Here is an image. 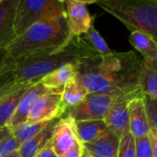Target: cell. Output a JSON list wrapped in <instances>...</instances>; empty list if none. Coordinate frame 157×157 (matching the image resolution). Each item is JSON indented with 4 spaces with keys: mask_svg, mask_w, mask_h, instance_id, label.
<instances>
[{
    "mask_svg": "<svg viewBox=\"0 0 157 157\" xmlns=\"http://www.w3.org/2000/svg\"><path fill=\"white\" fill-rule=\"evenodd\" d=\"M96 4L131 31L145 33L157 43V0H97Z\"/></svg>",
    "mask_w": 157,
    "mask_h": 157,
    "instance_id": "277c9868",
    "label": "cell"
},
{
    "mask_svg": "<svg viewBox=\"0 0 157 157\" xmlns=\"http://www.w3.org/2000/svg\"><path fill=\"white\" fill-rule=\"evenodd\" d=\"M152 62H153V63H155V65L157 66V54H156V56L155 57V59H154Z\"/></svg>",
    "mask_w": 157,
    "mask_h": 157,
    "instance_id": "e575fe53",
    "label": "cell"
},
{
    "mask_svg": "<svg viewBox=\"0 0 157 157\" xmlns=\"http://www.w3.org/2000/svg\"><path fill=\"white\" fill-rule=\"evenodd\" d=\"M121 139L108 130L96 140L83 144L84 154L88 157H118Z\"/></svg>",
    "mask_w": 157,
    "mask_h": 157,
    "instance_id": "4fadbf2b",
    "label": "cell"
},
{
    "mask_svg": "<svg viewBox=\"0 0 157 157\" xmlns=\"http://www.w3.org/2000/svg\"><path fill=\"white\" fill-rule=\"evenodd\" d=\"M124 94H88L77 106L66 109L63 117L75 121L104 120L111 106Z\"/></svg>",
    "mask_w": 157,
    "mask_h": 157,
    "instance_id": "8992f818",
    "label": "cell"
},
{
    "mask_svg": "<svg viewBox=\"0 0 157 157\" xmlns=\"http://www.w3.org/2000/svg\"><path fill=\"white\" fill-rule=\"evenodd\" d=\"M87 90L76 80L69 83L62 93V99L66 109L80 104L88 95Z\"/></svg>",
    "mask_w": 157,
    "mask_h": 157,
    "instance_id": "44dd1931",
    "label": "cell"
},
{
    "mask_svg": "<svg viewBox=\"0 0 157 157\" xmlns=\"http://www.w3.org/2000/svg\"><path fill=\"white\" fill-rule=\"evenodd\" d=\"M34 83H29L17 91H16L14 94L6 98L1 104H0V129L6 127L8 122L11 121L13 115L15 114V111L17 108V105L26 92V90Z\"/></svg>",
    "mask_w": 157,
    "mask_h": 157,
    "instance_id": "ffe728a7",
    "label": "cell"
},
{
    "mask_svg": "<svg viewBox=\"0 0 157 157\" xmlns=\"http://www.w3.org/2000/svg\"><path fill=\"white\" fill-rule=\"evenodd\" d=\"M140 94H142L141 88L122 95L111 106L104 119L109 130L114 132L120 139L130 132L129 104L132 98Z\"/></svg>",
    "mask_w": 157,
    "mask_h": 157,
    "instance_id": "52a82bcc",
    "label": "cell"
},
{
    "mask_svg": "<svg viewBox=\"0 0 157 157\" xmlns=\"http://www.w3.org/2000/svg\"><path fill=\"white\" fill-rule=\"evenodd\" d=\"M7 157H19V155H18V152H15V153H13L12 155H10L9 156Z\"/></svg>",
    "mask_w": 157,
    "mask_h": 157,
    "instance_id": "836d02e7",
    "label": "cell"
},
{
    "mask_svg": "<svg viewBox=\"0 0 157 157\" xmlns=\"http://www.w3.org/2000/svg\"><path fill=\"white\" fill-rule=\"evenodd\" d=\"M63 15H66L64 1L18 0L14 20L16 38L39 21Z\"/></svg>",
    "mask_w": 157,
    "mask_h": 157,
    "instance_id": "5b68a950",
    "label": "cell"
},
{
    "mask_svg": "<svg viewBox=\"0 0 157 157\" xmlns=\"http://www.w3.org/2000/svg\"><path fill=\"white\" fill-rule=\"evenodd\" d=\"M149 139L151 142L152 151H153V157H157V132L153 130H150L149 132Z\"/></svg>",
    "mask_w": 157,
    "mask_h": 157,
    "instance_id": "4dcf8cb0",
    "label": "cell"
},
{
    "mask_svg": "<svg viewBox=\"0 0 157 157\" xmlns=\"http://www.w3.org/2000/svg\"><path fill=\"white\" fill-rule=\"evenodd\" d=\"M144 102L150 129L157 132V100L144 96Z\"/></svg>",
    "mask_w": 157,
    "mask_h": 157,
    "instance_id": "f1b7e54d",
    "label": "cell"
},
{
    "mask_svg": "<svg viewBox=\"0 0 157 157\" xmlns=\"http://www.w3.org/2000/svg\"><path fill=\"white\" fill-rule=\"evenodd\" d=\"M77 141L73 130L72 120L70 118L62 117L55 125L53 135L50 142L52 149L57 156L62 157Z\"/></svg>",
    "mask_w": 157,
    "mask_h": 157,
    "instance_id": "7c38bea8",
    "label": "cell"
},
{
    "mask_svg": "<svg viewBox=\"0 0 157 157\" xmlns=\"http://www.w3.org/2000/svg\"><path fill=\"white\" fill-rule=\"evenodd\" d=\"M35 157H58L55 153L53 152V150L52 149L51 145H50V143L36 155Z\"/></svg>",
    "mask_w": 157,
    "mask_h": 157,
    "instance_id": "1f68e13d",
    "label": "cell"
},
{
    "mask_svg": "<svg viewBox=\"0 0 157 157\" xmlns=\"http://www.w3.org/2000/svg\"><path fill=\"white\" fill-rule=\"evenodd\" d=\"M72 125L77 140L82 144L96 140L109 130L104 120H92L81 121H75L72 120Z\"/></svg>",
    "mask_w": 157,
    "mask_h": 157,
    "instance_id": "e0dca14e",
    "label": "cell"
},
{
    "mask_svg": "<svg viewBox=\"0 0 157 157\" xmlns=\"http://www.w3.org/2000/svg\"><path fill=\"white\" fill-rule=\"evenodd\" d=\"M66 111L61 94L49 93L39 98L30 110L27 123H40L62 118Z\"/></svg>",
    "mask_w": 157,
    "mask_h": 157,
    "instance_id": "ba28073f",
    "label": "cell"
},
{
    "mask_svg": "<svg viewBox=\"0 0 157 157\" xmlns=\"http://www.w3.org/2000/svg\"><path fill=\"white\" fill-rule=\"evenodd\" d=\"M139 86L144 96L157 100V66L152 61H144Z\"/></svg>",
    "mask_w": 157,
    "mask_h": 157,
    "instance_id": "d6986e66",
    "label": "cell"
},
{
    "mask_svg": "<svg viewBox=\"0 0 157 157\" xmlns=\"http://www.w3.org/2000/svg\"><path fill=\"white\" fill-rule=\"evenodd\" d=\"M135 156V138L129 132L121 138L118 157Z\"/></svg>",
    "mask_w": 157,
    "mask_h": 157,
    "instance_id": "d4e9b609",
    "label": "cell"
},
{
    "mask_svg": "<svg viewBox=\"0 0 157 157\" xmlns=\"http://www.w3.org/2000/svg\"><path fill=\"white\" fill-rule=\"evenodd\" d=\"M15 61L9 58L6 49L0 50V86L13 76Z\"/></svg>",
    "mask_w": 157,
    "mask_h": 157,
    "instance_id": "cb8c5ba5",
    "label": "cell"
},
{
    "mask_svg": "<svg viewBox=\"0 0 157 157\" xmlns=\"http://www.w3.org/2000/svg\"><path fill=\"white\" fill-rule=\"evenodd\" d=\"M18 0H2L0 2V50L6 49L16 39L14 20Z\"/></svg>",
    "mask_w": 157,
    "mask_h": 157,
    "instance_id": "5bb4252c",
    "label": "cell"
},
{
    "mask_svg": "<svg viewBox=\"0 0 157 157\" xmlns=\"http://www.w3.org/2000/svg\"><path fill=\"white\" fill-rule=\"evenodd\" d=\"M135 157H153L149 136L135 139Z\"/></svg>",
    "mask_w": 157,
    "mask_h": 157,
    "instance_id": "83f0119b",
    "label": "cell"
},
{
    "mask_svg": "<svg viewBox=\"0 0 157 157\" xmlns=\"http://www.w3.org/2000/svg\"><path fill=\"white\" fill-rule=\"evenodd\" d=\"M11 132V131L7 128V127H4L2 129H0V141L5 138L6 135H8L9 133Z\"/></svg>",
    "mask_w": 157,
    "mask_h": 157,
    "instance_id": "d6a6232c",
    "label": "cell"
},
{
    "mask_svg": "<svg viewBox=\"0 0 157 157\" xmlns=\"http://www.w3.org/2000/svg\"><path fill=\"white\" fill-rule=\"evenodd\" d=\"M21 144L10 132L0 141V157H7L17 152Z\"/></svg>",
    "mask_w": 157,
    "mask_h": 157,
    "instance_id": "484cf974",
    "label": "cell"
},
{
    "mask_svg": "<svg viewBox=\"0 0 157 157\" xmlns=\"http://www.w3.org/2000/svg\"><path fill=\"white\" fill-rule=\"evenodd\" d=\"M84 39L86 40V42L90 45V47L100 56H105L112 52L105 40L102 38V36L99 34V32L95 29L94 24L91 26V28L88 29V31L82 35Z\"/></svg>",
    "mask_w": 157,
    "mask_h": 157,
    "instance_id": "7402d4cb",
    "label": "cell"
},
{
    "mask_svg": "<svg viewBox=\"0 0 157 157\" xmlns=\"http://www.w3.org/2000/svg\"><path fill=\"white\" fill-rule=\"evenodd\" d=\"M82 157H88V156H87V155H86L84 154V155H83V156H82Z\"/></svg>",
    "mask_w": 157,
    "mask_h": 157,
    "instance_id": "d590c367",
    "label": "cell"
},
{
    "mask_svg": "<svg viewBox=\"0 0 157 157\" xmlns=\"http://www.w3.org/2000/svg\"><path fill=\"white\" fill-rule=\"evenodd\" d=\"M72 37L67 15L43 19L17 37L6 48L9 58L16 61L60 47Z\"/></svg>",
    "mask_w": 157,
    "mask_h": 157,
    "instance_id": "3957f363",
    "label": "cell"
},
{
    "mask_svg": "<svg viewBox=\"0 0 157 157\" xmlns=\"http://www.w3.org/2000/svg\"><path fill=\"white\" fill-rule=\"evenodd\" d=\"M49 93L52 92L44 85H42L40 81L31 85L22 96L17 105V108L15 111V114L13 115L11 121L8 122L6 127L11 131L18 125L26 123L28 116L35 103L39 100L40 97Z\"/></svg>",
    "mask_w": 157,
    "mask_h": 157,
    "instance_id": "30bf717a",
    "label": "cell"
},
{
    "mask_svg": "<svg viewBox=\"0 0 157 157\" xmlns=\"http://www.w3.org/2000/svg\"><path fill=\"white\" fill-rule=\"evenodd\" d=\"M47 122H40V123H23L13 130H11V133L16 137V139L20 143L23 144L24 142L29 140L30 138L34 137L38 134L48 123Z\"/></svg>",
    "mask_w": 157,
    "mask_h": 157,
    "instance_id": "603a6c76",
    "label": "cell"
},
{
    "mask_svg": "<svg viewBox=\"0 0 157 157\" xmlns=\"http://www.w3.org/2000/svg\"><path fill=\"white\" fill-rule=\"evenodd\" d=\"M129 126L130 132L135 139L149 135L151 129L143 93L132 98L129 104Z\"/></svg>",
    "mask_w": 157,
    "mask_h": 157,
    "instance_id": "8fae6325",
    "label": "cell"
},
{
    "mask_svg": "<svg viewBox=\"0 0 157 157\" xmlns=\"http://www.w3.org/2000/svg\"><path fill=\"white\" fill-rule=\"evenodd\" d=\"M144 61L136 51L97 55L75 64V80L89 94H126L140 88Z\"/></svg>",
    "mask_w": 157,
    "mask_h": 157,
    "instance_id": "6da1fadb",
    "label": "cell"
},
{
    "mask_svg": "<svg viewBox=\"0 0 157 157\" xmlns=\"http://www.w3.org/2000/svg\"><path fill=\"white\" fill-rule=\"evenodd\" d=\"M76 77L75 64L66 63L60 68L51 72L50 74L44 75L39 81L49 88L52 93L61 94L63 93L64 87Z\"/></svg>",
    "mask_w": 157,
    "mask_h": 157,
    "instance_id": "9a60e30c",
    "label": "cell"
},
{
    "mask_svg": "<svg viewBox=\"0 0 157 157\" xmlns=\"http://www.w3.org/2000/svg\"><path fill=\"white\" fill-rule=\"evenodd\" d=\"M1 1H2V0H0V2H1Z\"/></svg>",
    "mask_w": 157,
    "mask_h": 157,
    "instance_id": "8d00e7d4",
    "label": "cell"
},
{
    "mask_svg": "<svg viewBox=\"0 0 157 157\" xmlns=\"http://www.w3.org/2000/svg\"><path fill=\"white\" fill-rule=\"evenodd\" d=\"M61 119V118H60ZM60 119L50 121L47 125L34 137L21 144L18 149L19 157H35L52 140L54 128Z\"/></svg>",
    "mask_w": 157,
    "mask_h": 157,
    "instance_id": "2e32d148",
    "label": "cell"
},
{
    "mask_svg": "<svg viewBox=\"0 0 157 157\" xmlns=\"http://www.w3.org/2000/svg\"><path fill=\"white\" fill-rule=\"evenodd\" d=\"M29 84V82H17L14 78V75L8 79L6 82L0 86V104L9 96L14 94L16 91Z\"/></svg>",
    "mask_w": 157,
    "mask_h": 157,
    "instance_id": "4316f807",
    "label": "cell"
},
{
    "mask_svg": "<svg viewBox=\"0 0 157 157\" xmlns=\"http://www.w3.org/2000/svg\"><path fill=\"white\" fill-rule=\"evenodd\" d=\"M84 155V148H83V144L77 141L75 145L68 150L62 157H82Z\"/></svg>",
    "mask_w": 157,
    "mask_h": 157,
    "instance_id": "f546056e",
    "label": "cell"
},
{
    "mask_svg": "<svg viewBox=\"0 0 157 157\" xmlns=\"http://www.w3.org/2000/svg\"><path fill=\"white\" fill-rule=\"evenodd\" d=\"M97 55L83 36H74L60 47L16 60L13 75L17 82L36 83L63 64H76Z\"/></svg>",
    "mask_w": 157,
    "mask_h": 157,
    "instance_id": "7a4b0ae2",
    "label": "cell"
},
{
    "mask_svg": "<svg viewBox=\"0 0 157 157\" xmlns=\"http://www.w3.org/2000/svg\"><path fill=\"white\" fill-rule=\"evenodd\" d=\"M97 1L66 0L64 1L68 24L72 36L85 35L94 24L92 17L87 9V5L96 4Z\"/></svg>",
    "mask_w": 157,
    "mask_h": 157,
    "instance_id": "9c48e42d",
    "label": "cell"
},
{
    "mask_svg": "<svg viewBox=\"0 0 157 157\" xmlns=\"http://www.w3.org/2000/svg\"><path fill=\"white\" fill-rule=\"evenodd\" d=\"M130 43L146 61H153L157 54V43L150 36L141 31H131Z\"/></svg>",
    "mask_w": 157,
    "mask_h": 157,
    "instance_id": "ac0fdd59",
    "label": "cell"
}]
</instances>
